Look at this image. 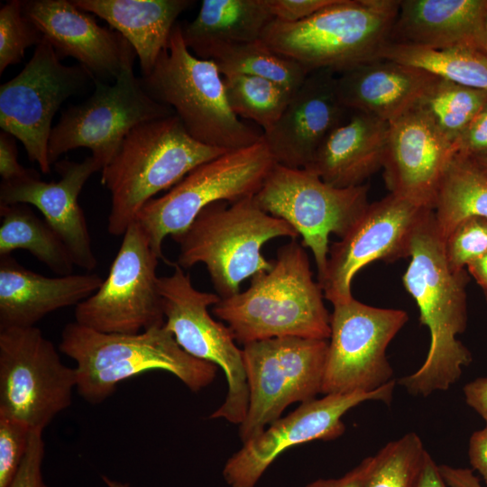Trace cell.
Masks as SVG:
<instances>
[{"label":"cell","instance_id":"cell-24","mask_svg":"<svg viewBox=\"0 0 487 487\" xmlns=\"http://www.w3.org/2000/svg\"><path fill=\"white\" fill-rule=\"evenodd\" d=\"M438 77L418 68L375 58L337 74L343 105L392 122L411 110Z\"/></svg>","mask_w":487,"mask_h":487},{"label":"cell","instance_id":"cell-43","mask_svg":"<svg viewBox=\"0 0 487 487\" xmlns=\"http://www.w3.org/2000/svg\"><path fill=\"white\" fill-rule=\"evenodd\" d=\"M372 464V456L366 457L341 477L317 479L308 483L305 487H362Z\"/></svg>","mask_w":487,"mask_h":487},{"label":"cell","instance_id":"cell-8","mask_svg":"<svg viewBox=\"0 0 487 487\" xmlns=\"http://www.w3.org/2000/svg\"><path fill=\"white\" fill-rule=\"evenodd\" d=\"M275 163L261 138L250 146L228 151L198 165L163 196L148 201L136 221L153 252L165 260V237L186 230L208 205L253 197Z\"/></svg>","mask_w":487,"mask_h":487},{"label":"cell","instance_id":"cell-35","mask_svg":"<svg viewBox=\"0 0 487 487\" xmlns=\"http://www.w3.org/2000/svg\"><path fill=\"white\" fill-rule=\"evenodd\" d=\"M427 452L414 432L389 442L372 455L362 487H418Z\"/></svg>","mask_w":487,"mask_h":487},{"label":"cell","instance_id":"cell-6","mask_svg":"<svg viewBox=\"0 0 487 487\" xmlns=\"http://www.w3.org/2000/svg\"><path fill=\"white\" fill-rule=\"evenodd\" d=\"M298 236L288 222L266 213L248 197L208 205L186 230L171 237L179 248L176 263L181 268L203 263L216 294L225 299L240 292L242 281L271 268L272 261L261 253L263 244Z\"/></svg>","mask_w":487,"mask_h":487},{"label":"cell","instance_id":"cell-5","mask_svg":"<svg viewBox=\"0 0 487 487\" xmlns=\"http://www.w3.org/2000/svg\"><path fill=\"white\" fill-rule=\"evenodd\" d=\"M400 0H334L296 23L273 19L262 40L308 73H342L378 58L389 42Z\"/></svg>","mask_w":487,"mask_h":487},{"label":"cell","instance_id":"cell-49","mask_svg":"<svg viewBox=\"0 0 487 487\" xmlns=\"http://www.w3.org/2000/svg\"><path fill=\"white\" fill-rule=\"evenodd\" d=\"M471 159V158H469ZM479 169L487 176V157L471 159Z\"/></svg>","mask_w":487,"mask_h":487},{"label":"cell","instance_id":"cell-26","mask_svg":"<svg viewBox=\"0 0 487 487\" xmlns=\"http://www.w3.org/2000/svg\"><path fill=\"white\" fill-rule=\"evenodd\" d=\"M390 123L352 112L321 143L306 169L335 188H352L383 166Z\"/></svg>","mask_w":487,"mask_h":487},{"label":"cell","instance_id":"cell-38","mask_svg":"<svg viewBox=\"0 0 487 487\" xmlns=\"http://www.w3.org/2000/svg\"><path fill=\"white\" fill-rule=\"evenodd\" d=\"M32 428L12 417L0 415V487L14 479L30 441Z\"/></svg>","mask_w":487,"mask_h":487},{"label":"cell","instance_id":"cell-25","mask_svg":"<svg viewBox=\"0 0 487 487\" xmlns=\"http://www.w3.org/2000/svg\"><path fill=\"white\" fill-rule=\"evenodd\" d=\"M487 0H400L389 42L482 51Z\"/></svg>","mask_w":487,"mask_h":487},{"label":"cell","instance_id":"cell-40","mask_svg":"<svg viewBox=\"0 0 487 487\" xmlns=\"http://www.w3.org/2000/svg\"><path fill=\"white\" fill-rule=\"evenodd\" d=\"M454 144L456 153L462 156L487 157V104Z\"/></svg>","mask_w":487,"mask_h":487},{"label":"cell","instance_id":"cell-29","mask_svg":"<svg viewBox=\"0 0 487 487\" xmlns=\"http://www.w3.org/2000/svg\"><path fill=\"white\" fill-rule=\"evenodd\" d=\"M443 241L462 221L487 217V176L469 158L455 153L439 182L433 205Z\"/></svg>","mask_w":487,"mask_h":487},{"label":"cell","instance_id":"cell-45","mask_svg":"<svg viewBox=\"0 0 487 487\" xmlns=\"http://www.w3.org/2000/svg\"><path fill=\"white\" fill-rule=\"evenodd\" d=\"M464 393L466 403L482 416L487 427V377L468 382Z\"/></svg>","mask_w":487,"mask_h":487},{"label":"cell","instance_id":"cell-28","mask_svg":"<svg viewBox=\"0 0 487 487\" xmlns=\"http://www.w3.org/2000/svg\"><path fill=\"white\" fill-rule=\"evenodd\" d=\"M273 19L266 0H203L196 18L181 25L182 36L197 55L215 44L259 40Z\"/></svg>","mask_w":487,"mask_h":487},{"label":"cell","instance_id":"cell-30","mask_svg":"<svg viewBox=\"0 0 487 487\" xmlns=\"http://www.w3.org/2000/svg\"><path fill=\"white\" fill-rule=\"evenodd\" d=\"M0 256L26 250L51 271L72 274L74 262L60 235L26 204L0 206Z\"/></svg>","mask_w":487,"mask_h":487},{"label":"cell","instance_id":"cell-48","mask_svg":"<svg viewBox=\"0 0 487 487\" xmlns=\"http://www.w3.org/2000/svg\"><path fill=\"white\" fill-rule=\"evenodd\" d=\"M466 270L487 295V253L468 264Z\"/></svg>","mask_w":487,"mask_h":487},{"label":"cell","instance_id":"cell-17","mask_svg":"<svg viewBox=\"0 0 487 487\" xmlns=\"http://www.w3.org/2000/svg\"><path fill=\"white\" fill-rule=\"evenodd\" d=\"M432 209L388 194L369 203L348 232L329 247L324 275L317 280L332 305L353 299L356 273L375 261L409 257L416 230Z\"/></svg>","mask_w":487,"mask_h":487},{"label":"cell","instance_id":"cell-1","mask_svg":"<svg viewBox=\"0 0 487 487\" xmlns=\"http://www.w3.org/2000/svg\"><path fill=\"white\" fill-rule=\"evenodd\" d=\"M403 286L419 309V318L430 334L422 365L399 380L409 393L427 397L447 391L472 361L469 350L456 338L467 324L466 270L453 271L446 262L444 241L437 233L433 210L416 230Z\"/></svg>","mask_w":487,"mask_h":487},{"label":"cell","instance_id":"cell-23","mask_svg":"<svg viewBox=\"0 0 487 487\" xmlns=\"http://www.w3.org/2000/svg\"><path fill=\"white\" fill-rule=\"evenodd\" d=\"M103 281L96 273L46 277L0 256V329L34 326L53 311L76 307Z\"/></svg>","mask_w":487,"mask_h":487},{"label":"cell","instance_id":"cell-4","mask_svg":"<svg viewBox=\"0 0 487 487\" xmlns=\"http://www.w3.org/2000/svg\"><path fill=\"white\" fill-rule=\"evenodd\" d=\"M226 152L196 141L176 115L133 128L102 170L101 183L111 194L109 234L124 235L156 194Z\"/></svg>","mask_w":487,"mask_h":487},{"label":"cell","instance_id":"cell-9","mask_svg":"<svg viewBox=\"0 0 487 487\" xmlns=\"http://www.w3.org/2000/svg\"><path fill=\"white\" fill-rule=\"evenodd\" d=\"M327 349V340L297 336L243 345L249 390L247 413L239 425L243 443L261 434L292 403L321 393Z\"/></svg>","mask_w":487,"mask_h":487},{"label":"cell","instance_id":"cell-27","mask_svg":"<svg viewBox=\"0 0 487 487\" xmlns=\"http://www.w3.org/2000/svg\"><path fill=\"white\" fill-rule=\"evenodd\" d=\"M78 8L95 14L122 34L139 58L142 77L152 70L168 47L179 15L189 0H72Z\"/></svg>","mask_w":487,"mask_h":487},{"label":"cell","instance_id":"cell-51","mask_svg":"<svg viewBox=\"0 0 487 487\" xmlns=\"http://www.w3.org/2000/svg\"><path fill=\"white\" fill-rule=\"evenodd\" d=\"M482 51H483V53L487 56V13H486V15H485L484 26H483Z\"/></svg>","mask_w":487,"mask_h":487},{"label":"cell","instance_id":"cell-2","mask_svg":"<svg viewBox=\"0 0 487 487\" xmlns=\"http://www.w3.org/2000/svg\"><path fill=\"white\" fill-rule=\"evenodd\" d=\"M324 298L304 246L294 239L277 250L269 271L253 275L248 289L221 299L211 311L243 345L284 336L328 340Z\"/></svg>","mask_w":487,"mask_h":487},{"label":"cell","instance_id":"cell-3","mask_svg":"<svg viewBox=\"0 0 487 487\" xmlns=\"http://www.w3.org/2000/svg\"><path fill=\"white\" fill-rule=\"evenodd\" d=\"M59 350L75 362L77 391L90 404L103 402L118 383L145 372L166 371L198 391L214 381L218 369L187 354L164 326L116 334L71 322L61 332Z\"/></svg>","mask_w":487,"mask_h":487},{"label":"cell","instance_id":"cell-22","mask_svg":"<svg viewBox=\"0 0 487 487\" xmlns=\"http://www.w3.org/2000/svg\"><path fill=\"white\" fill-rule=\"evenodd\" d=\"M455 153V144L413 107L390 123L382 166L390 193L433 210L439 182Z\"/></svg>","mask_w":487,"mask_h":487},{"label":"cell","instance_id":"cell-32","mask_svg":"<svg viewBox=\"0 0 487 487\" xmlns=\"http://www.w3.org/2000/svg\"><path fill=\"white\" fill-rule=\"evenodd\" d=\"M196 56L215 62L223 76L244 74L262 77L293 94L308 74L296 61L272 51L262 38L251 42L211 45Z\"/></svg>","mask_w":487,"mask_h":487},{"label":"cell","instance_id":"cell-33","mask_svg":"<svg viewBox=\"0 0 487 487\" xmlns=\"http://www.w3.org/2000/svg\"><path fill=\"white\" fill-rule=\"evenodd\" d=\"M486 104V90L437 78L414 108L446 139L455 143Z\"/></svg>","mask_w":487,"mask_h":487},{"label":"cell","instance_id":"cell-14","mask_svg":"<svg viewBox=\"0 0 487 487\" xmlns=\"http://www.w3.org/2000/svg\"><path fill=\"white\" fill-rule=\"evenodd\" d=\"M159 260L135 220L124 234L101 287L75 307V322L116 334H138L164 326L156 273Z\"/></svg>","mask_w":487,"mask_h":487},{"label":"cell","instance_id":"cell-15","mask_svg":"<svg viewBox=\"0 0 487 487\" xmlns=\"http://www.w3.org/2000/svg\"><path fill=\"white\" fill-rule=\"evenodd\" d=\"M333 307L321 393L372 392L392 381L386 350L407 323V312L354 298Z\"/></svg>","mask_w":487,"mask_h":487},{"label":"cell","instance_id":"cell-31","mask_svg":"<svg viewBox=\"0 0 487 487\" xmlns=\"http://www.w3.org/2000/svg\"><path fill=\"white\" fill-rule=\"evenodd\" d=\"M378 58L420 69L453 83L487 91V56L473 47L432 49L388 42Z\"/></svg>","mask_w":487,"mask_h":487},{"label":"cell","instance_id":"cell-16","mask_svg":"<svg viewBox=\"0 0 487 487\" xmlns=\"http://www.w3.org/2000/svg\"><path fill=\"white\" fill-rule=\"evenodd\" d=\"M93 76L80 64L60 62L42 38L23 70L0 87V126L18 139L29 160L51 172L48 145L51 122L61 104L81 90Z\"/></svg>","mask_w":487,"mask_h":487},{"label":"cell","instance_id":"cell-50","mask_svg":"<svg viewBox=\"0 0 487 487\" xmlns=\"http://www.w3.org/2000/svg\"><path fill=\"white\" fill-rule=\"evenodd\" d=\"M103 480L108 487H129L127 483H123L120 482L111 480L107 478L106 476H103Z\"/></svg>","mask_w":487,"mask_h":487},{"label":"cell","instance_id":"cell-20","mask_svg":"<svg viewBox=\"0 0 487 487\" xmlns=\"http://www.w3.org/2000/svg\"><path fill=\"white\" fill-rule=\"evenodd\" d=\"M337 89V74L330 69L309 72L292 95L277 123L262 133L277 164L303 169L321 143L349 116Z\"/></svg>","mask_w":487,"mask_h":487},{"label":"cell","instance_id":"cell-10","mask_svg":"<svg viewBox=\"0 0 487 487\" xmlns=\"http://www.w3.org/2000/svg\"><path fill=\"white\" fill-rule=\"evenodd\" d=\"M369 187L335 188L306 169L275 163L253 196L266 213L285 220L302 236L314 256L317 280L326 268L329 235L343 237L361 216Z\"/></svg>","mask_w":487,"mask_h":487},{"label":"cell","instance_id":"cell-21","mask_svg":"<svg viewBox=\"0 0 487 487\" xmlns=\"http://www.w3.org/2000/svg\"><path fill=\"white\" fill-rule=\"evenodd\" d=\"M23 14L61 60L76 59L94 78L118 77L136 55L119 32L97 24L93 16L68 0L23 1Z\"/></svg>","mask_w":487,"mask_h":487},{"label":"cell","instance_id":"cell-44","mask_svg":"<svg viewBox=\"0 0 487 487\" xmlns=\"http://www.w3.org/2000/svg\"><path fill=\"white\" fill-rule=\"evenodd\" d=\"M468 457L472 467L487 484V427L475 431L470 437Z\"/></svg>","mask_w":487,"mask_h":487},{"label":"cell","instance_id":"cell-37","mask_svg":"<svg viewBox=\"0 0 487 487\" xmlns=\"http://www.w3.org/2000/svg\"><path fill=\"white\" fill-rule=\"evenodd\" d=\"M444 253L453 271H462L487 253V217L464 219L444 240Z\"/></svg>","mask_w":487,"mask_h":487},{"label":"cell","instance_id":"cell-47","mask_svg":"<svg viewBox=\"0 0 487 487\" xmlns=\"http://www.w3.org/2000/svg\"><path fill=\"white\" fill-rule=\"evenodd\" d=\"M418 487H447L438 465L428 452L425 455Z\"/></svg>","mask_w":487,"mask_h":487},{"label":"cell","instance_id":"cell-41","mask_svg":"<svg viewBox=\"0 0 487 487\" xmlns=\"http://www.w3.org/2000/svg\"><path fill=\"white\" fill-rule=\"evenodd\" d=\"M334 0H266L269 10L275 20L284 23L302 21Z\"/></svg>","mask_w":487,"mask_h":487},{"label":"cell","instance_id":"cell-39","mask_svg":"<svg viewBox=\"0 0 487 487\" xmlns=\"http://www.w3.org/2000/svg\"><path fill=\"white\" fill-rule=\"evenodd\" d=\"M44 453L42 430L32 429L25 455L8 487H48L41 473Z\"/></svg>","mask_w":487,"mask_h":487},{"label":"cell","instance_id":"cell-19","mask_svg":"<svg viewBox=\"0 0 487 487\" xmlns=\"http://www.w3.org/2000/svg\"><path fill=\"white\" fill-rule=\"evenodd\" d=\"M55 169L60 175L58 181L45 182L36 171L24 178L2 181L0 206L26 204L36 207L66 244L74 264L92 271L96 267L97 260L78 198L90 176L103 168L89 156L81 162L67 160L56 162Z\"/></svg>","mask_w":487,"mask_h":487},{"label":"cell","instance_id":"cell-42","mask_svg":"<svg viewBox=\"0 0 487 487\" xmlns=\"http://www.w3.org/2000/svg\"><path fill=\"white\" fill-rule=\"evenodd\" d=\"M12 134L0 133V174L2 181H10L24 178L35 170L23 167L17 160V148Z\"/></svg>","mask_w":487,"mask_h":487},{"label":"cell","instance_id":"cell-18","mask_svg":"<svg viewBox=\"0 0 487 487\" xmlns=\"http://www.w3.org/2000/svg\"><path fill=\"white\" fill-rule=\"evenodd\" d=\"M394 380L372 392L326 394L301 403L261 434L243 443L226 461L223 477L230 487H255L268 467L284 451L314 440H334L345 430L343 416L357 405L378 400L390 404Z\"/></svg>","mask_w":487,"mask_h":487},{"label":"cell","instance_id":"cell-36","mask_svg":"<svg viewBox=\"0 0 487 487\" xmlns=\"http://www.w3.org/2000/svg\"><path fill=\"white\" fill-rule=\"evenodd\" d=\"M41 40V33L23 14V1H8L0 10V74L19 63L25 50Z\"/></svg>","mask_w":487,"mask_h":487},{"label":"cell","instance_id":"cell-13","mask_svg":"<svg viewBox=\"0 0 487 487\" xmlns=\"http://www.w3.org/2000/svg\"><path fill=\"white\" fill-rule=\"evenodd\" d=\"M77 387L75 368L34 326L0 329V415L42 430L68 409Z\"/></svg>","mask_w":487,"mask_h":487},{"label":"cell","instance_id":"cell-7","mask_svg":"<svg viewBox=\"0 0 487 487\" xmlns=\"http://www.w3.org/2000/svg\"><path fill=\"white\" fill-rule=\"evenodd\" d=\"M141 80L146 92L170 106L188 134L203 144L233 151L262 138L232 111L217 66L191 52L179 23L151 73Z\"/></svg>","mask_w":487,"mask_h":487},{"label":"cell","instance_id":"cell-34","mask_svg":"<svg viewBox=\"0 0 487 487\" xmlns=\"http://www.w3.org/2000/svg\"><path fill=\"white\" fill-rule=\"evenodd\" d=\"M223 79L232 111L239 118L254 122L263 132L277 123L293 95L278 83L258 76L230 74Z\"/></svg>","mask_w":487,"mask_h":487},{"label":"cell","instance_id":"cell-52","mask_svg":"<svg viewBox=\"0 0 487 487\" xmlns=\"http://www.w3.org/2000/svg\"><path fill=\"white\" fill-rule=\"evenodd\" d=\"M486 297H487V295H486Z\"/></svg>","mask_w":487,"mask_h":487},{"label":"cell","instance_id":"cell-12","mask_svg":"<svg viewBox=\"0 0 487 487\" xmlns=\"http://www.w3.org/2000/svg\"><path fill=\"white\" fill-rule=\"evenodd\" d=\"M133 60L124 64L113 85L94 78L90 97L63 112L49 140L51 164L61 154L83 147L91 151V156L104 169L133 128L175 115L146 92L141 78L134 75Z\"/></svg>","mask_w":487,"mask_h":487},{"label":"cell","instance_id":"cell-46","mask_svg":"<svg viewBox=\"0 0 487 487\" xmlns=\"http://www.w3.org/2000/svg\"><path fill=\"white\" fill-rule=\"evenodd\" d=\"M447 487H482L480 480L468 468H456L447 464L438 465Z\"/></svg>","mask_w":487,"mask_h":487},{"label":"cell","instance_id":"cell-11","mask_svg":"<svg viewBox=\"0 0 487 487\" xmlns=\"http://www.w3.org/2000/svg\"><path fill=\"white\" fill-rule=\"evenodd\" d=\"M158 289L165 317L164 327L189 355L221 368L227 382L223 404L210 418H224L240 425L249 403V390L242 349L227 326L216 321L208 311L221 298L198 290L179 264L173 272L159 277Z\"/></svg>","mask_w":487,"mask_h":487}]
</instances>
